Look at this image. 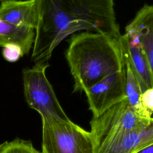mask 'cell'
<instances>
[{
	"mask_svg": "<svg viewBox=\"0 0 153 153\" xmlns=\"http://www.w3.org/2000/svg\"><path fill=\"white\" fill-rule=\"evenodd\" d=\"M93 117H97L126 97L123 68L99 81L85 92Z\"/></svg>",
	"mask_w": 153,
	"mask_h": 153,
	"instance_id": "obj_6",
	"label": "cell"
},
{
	"mask_svg": "<svg viewBox=\"0 0 153 153\" xmlns=\"http://www.w3.org/2000/svg\"><path fill=\"white\" fill-rule=\"evenodd\" d=\"M153 144V118L138 130L109 137L96 147V153H137Z\"/></svg>",
	"mask_w": 153,
	"mask_h": 153,
	"instance_id": "obj_7",
	"label": "cell"
},
{
	"mask_svg": "<svg viewBox=\"0 0 153 153\" xmlns=\"http://www.w3.org/2000/svg\"><path fill=\"white\" fill-rule=\"evenodd\" d=\"M0 4V20L16 26L36 29L38 0H5Z\"/></svg>",
	"mask_w": 153,
	"mask_h": 153,
	"instance_id": "obj_9",
	"label": "cell"
},
{
	"mask_svg": "<svg viewBox=\"0 0 153 153\" xmlns=\"http://www.w3.org/2000/svg\"><path fill=\"white\" fill-rule=\"evenodd\" d=\"M35 29L16 26L0 20V47L14 44L20 47L23 56L28 54L33 47Z\"/></svg>",
	"mask_w": 153,
	"mask_h": 153,
	"instance_id": "obj_11",
	"label": "cell"
},
{
	"mask_svg": "<svg viewBox=\"0 0 153 153\" xmlns=\"http://www.w3.org/2000/svg\"><path fill=\"white\" fill-rule=\"evenodd\" d=\"M48 62L35 63L31 68L23 70L25 97L28 106L37 111L41 118H56L69 120L62 108L48 80L45 70Z\"/></svg>",
	"mask_w": 153,
	"mask_h": 153,
	"instance_id": "obj_4",
	"label": "cell"
},
{
	"mask_svg": "<svg viewBox=\"0 0 153 153\" xmlns=\"http://www.w3.org/2000/svg\"><path fill=\"white\" fill-rule=\"evenodd\" d=\"M41 153H96V145L90 131L70 120L42 119Z\"/></svg>",
	"mask_w": 153,
	"mask_h": 153,
	"instance_id": "obj_3",
	"label": "cell"
},
{
	"mask_svg": "<svg viewBox=\"0 0 153 153\" xmlns=\"http://www.w3.org/2000/svg\"><path fill=\"white\" fill-rule=\"evenodd\" d=\"M137 153H153V144L145 148Z\"/></svg>",
	"mask_w": 153,
	"mask_h": 153,
	"instance_id": "obj_16",
	"label": "cell"
},
{
	"mask_svg": "<svg viewBox=\"0 0 153 153\" xmlns=\"http://www.w3.org/2000/svg\"><path fill=\"white\" fill-rule=\"evenodd\" d=\"M121 37L90 31L71 35L65 57L74 79V92H85L123 69Z\"/></svg>",
	"mask_w": 153,
	"mask_h": 153,
	"instance_id": "obj_2",
	"label": "cell"
},
{
	"mask_svg": "<svg viewBox=\"0 0 153 153\" xmlns=\"http://www.w3.org/2000/svg\"><path fill=\"white\" fill-rule=\"evenodd\" d=\"M38 20L31 60L48 62L67 36L90 31L121 37L114 0H38Z\"/></svg>",
	"mask_w": 153,
	"mask_h": 153,
	"instance_id": "obj_1",
	"label": "cell"
},
{
	"mask_svg": "<svg viewBox=\"0 0 153 153\" xmlns=\"http://www.w3.org/2000/svg\"><path fill=\"white\" fill-rule=\"evenodd\" d=\"M2 153H41L36 150L30 140L16 138L8 144Z\"/></svg>",
	"mask_w": 153,
	"mask_h": 153,
	"instance_id": "obj_13",
	"label": "cell"
},
{
	"mask_svg": "<svg viewBox=\"0 0 153 153\" xmlns=\"http://www.w3.org/2000/svg\"><path fill=\"white\" fill-rule=\"evenodd\" d=\"M121 45L123 54L124 71L126 79V99L130 105L139 114V98L142 93V91L137 77L134 71L133 70L131 63L128 59L126 50L122 42Z\"/></svg>",
	"mask_w": 153,
	"mask_h": 153,
	"instance_id": "obj_12",
	"label": "cell"
},
{
	"mask_svg": "<svg viewBox=\"0 0 153 153\" xmlns=\"http://www.w3.org/2000/svg\"><path fill=\"white\" fill-rule=\"evenodd\" d=\"M8 144V142H7V141L0 144V153H2V152L4 151V149L7 146Z\"/></svg>",
	"mask_w": 153,
	"mask_h": 153,
	"instance_id": "obj_17",
	"label": "cell"
},
{
	"mask_svg": "<svg viewBox=\"0 0 153 153\" xmlns=\"http://www.w3.org/2000/svg\"><path fill=\"white\" fill-rule=\"evenodd\" d=\"M2 54L5 60L10 62H15L23 56L21 48L14 44H9L3 47Z\"/></svg>",
	"mask_w": 153,
	"mask_h": 153,
	"instance_id": "obj_15",
	"label": "cell"
},
{
	"mask_svg": "<svg viewBox=\"0 0 153 153\" xmlns=\"http://www.w3.org/2000/svg\"><path fill=\"white\" fill-rule=\"evenodd\" d=\"M124 45L133 70L139 83L142 93L153 87V81L145 53L142 47L138 34L134 27L129 23L121 35Z\"/></svg>",
	"mask_w": 153,
	"mask_h": 153,
	"instance_id": "obj_8",
	"label": "cell"
},
{
	"mask_svg": "<svg viewBox=\"0 0 153 153\" xmlns=\"http://www.w3.org/2000/svg\"><path fill=\"white\" fill-rule=\"evenodd\" d=\"M151 118L140 116L126 97L90 121V132L96 147L105 139L148 126Z\"/></svg>",
	"mask_w": 153,
	"mask_h": 153,
	"instance_id": "obj_5",
	"label": "cell"
},
{
	"mask_svg": "<svg viewBox=\"0 0 153 153\" xmlns=\"http://www.w3.org/2000/svg\"><path fill=\"white\" fill-rule=\"evenodd\" d=\"M130 23L138 34L153 81V5L145 4Z\"/></svg>",
	"mask_w": 153,
	"mask_h": 153,
	"instance_id": "obj_10",
	"label": "cell"
},
{
	"mask_svg": "<svg viewBox=\"0 0 153 153\" xmlns=\"http://www.w3.org/2000/svg\"><path fill=\"white\" fill-rule=\"evenodd\" d=\"M5 1V0H0V1L1 2V1Z\"/></svg>",
	"mask_w": 153,
	"mask_h": 153,
	"instance_id": "obj_18",
	"label": "cell"
},
{
	"mask_svg": "<svg viewBox=\"0 0 153 153\" xmlns=\"http://www.w3.org/2000/svg\"><path fill=\"white\" fill-rule=\"evenodd\" d=\"M139 115L143 117L151 118L153 114V87L142 92L139 98Z\"/></svg>",
	"mask_w": 153,
	"mask_h": 153,
	"instance_id": "obj_14",
	"label": "cell"
}]
</instances>
